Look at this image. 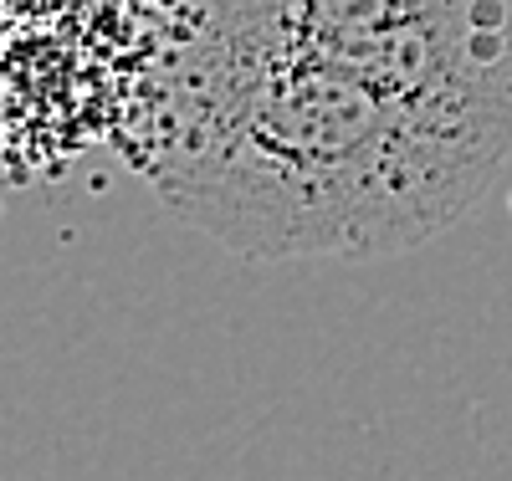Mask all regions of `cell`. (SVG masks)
<instances>
[{"label": "cell", "instance_id": "6da1fadb", "mask_svg": "<svg viewBox=\"0 0 512 481\" xmlns=\"http://www.w3.org/2000/svg\"><path fill=\"white\" fill-rule=\"evenodd\" d=\"M134 169L256 261L390 256L512 154V0H180Z\"/></svg>", "mask_w": 512, "mask_h": 481}]
</instances>
